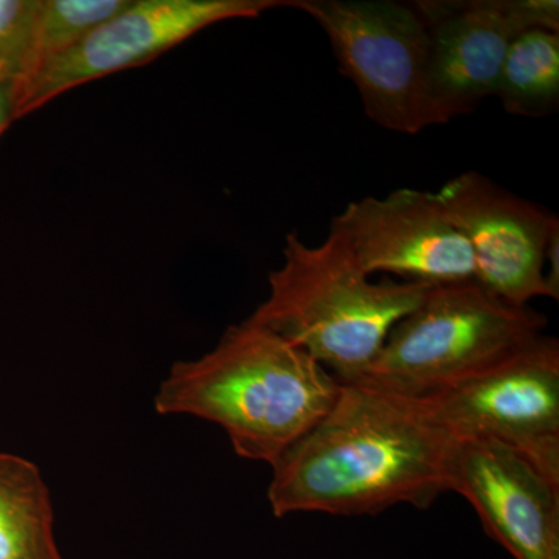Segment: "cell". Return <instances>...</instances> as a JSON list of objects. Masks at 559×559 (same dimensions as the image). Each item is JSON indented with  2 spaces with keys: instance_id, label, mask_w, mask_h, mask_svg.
Here are the masks:
<instances>
[{
  "instance_id": "1",
  "label": "cell",
  "mask_w": 559,
  "mask_h": 559,
  "mask_svg": "<svg viewBox=\"0 0 559 559\" xmlns=\"http://www.w3.org/2000/svg\"><path fill=\"white\" fill-rule=\"evenodd\" d=\"M457 439L421 401L366 382H341L325 417L271 466L272 513L374 516L426 510L450 491Z\"/></svg>"
},
{
  "instance_id": "2",
  "label": "cell",
  "mask_w": 559,
  "mask_h": 559,
  "mask_svg": "<svg viewBox=\"0 0 559 559\" xmlns=\"http://www.w3.org/2000/svg\"><path fill=\"white\" fill-rule=\"evenodd\" d=\"M340 390L308 353L246 319L207 355L176 362L154 409L215 423L238 457L272 466L325 417Z\"/></svg>"
},
{
  "instance_id": "3",
  "label": "cell",
  "mask_w": 559,
  "mask_h": 559,
  "mask_svg": "<svg viewBox=\"0 0 559 559\" xmlns=\"http://www.w3.org/2000/svg\"><path fill=\"white\" fill-rule=\"evenodd\" d=\"M430 288L401 280L373 282L336 231L319 246L290 231L283 264L270 274V297L248 320L304 349L337 381L353 382Z\"/></svg>"
},
{
  "instance_id": "4",
  "label": "cell",
  "mask_w": 559,
  "mask_h": 559,
  "mask_svg": "<svg viewBox=\"0 0 559 559\" xmlns=\"http://www.w3.org/2000/svg\"><path fill=\"white\" fill-rule=\"evenodd\" d=\"M546 326V316L499 299L477 280L432 286L353 382L419 399L521 352Z\"/></svg>"
},
{
  "instance_id": "5",
  "label": "cell",
  "mask_w": 559,
  "mask_h": 559,
  "mask_svg": "<svg viewBox=\"0 0 559 559\" xmlns=\"http://www.w3.org/2000/svg\"><path fill=\"white\" fill-rule=\"evenodd\" d=\"M329 38L340 72L355 84L367 117L400 134L429 128V36L414 3L392 0H289Z\"/></svg>"
},
{
  "instance_id": "6",
  "label": "cell",
  "mask_w": 559,
  "mask_h": 559,
  "mask_svg": "<svg viewBox=\"0 0 559 559\" xmlns=\"http://www.w3.org/2000/svg\"><path fill=\"white\" fill-rule=\"evenodd\" d=\"M455 439L498 441L559 487V344L539 340L495 366L419 396Z\"/></svg>"
},
{
  "instance_id": "7",
  "label": "cell",
  "mask_w": 559,
  "mask_h": 559,
  "mask_svg": "<svg viewBox=\"0 0 559 559\" xmlns=\"http://www.w3.org/2000/svg\"><path fill=\"white\" fill-rule=\"evenodd\" d=\"M288 5L289 0H128L75 47L13 83L14 119L81 84L145 64L210 25Z\"/></svg>"
},
{
  "instance_id": "8",
  "label": "cell",
  "mask_w": 559,
  "mask_h": 559,
  "mask_svg": "<svg viewBox=\"0 0 559 559\" xmlns=\"http://www.w3.org/2000/svg\"><path fill=\"white\" fill-rule=\"evenodd\" d=\"M428 28L429 127L474 112L496 94L511 43L521 33L559 32L558 0H418Z\"/></svg>"
},
{
  "instance_id": "9",
  "label": "cell",
  "mask_w": 559,
  "mask_h": 559,
  "mask_svg": "<svg viewBox=\"0 0 559 559\" xmlns=\"http://www.w3.org/2000/svg\"><path fill=\"white\" fill-rule=\"evenodd\" d=\"M330 230L340 235L366 274L430 286L476 280L468 241L436 193L400 189L385 198L349 202Z\"/></svg>"
},
{
  "instance_id": "10",
  "label": "cell",
  "mask_w": 559,
  "mask_h": 559,
  "mask_svg": "<svg viewBox=\"0 0 559 559\" xmlns=\"http://www.w3.org/2000/svg\"><path fill=\"white\" fill-rule=\"evenodd\" d=\"M436 197L468 241L476 280L516 307L549 297L544 266L559 219L550 210L502 189L477 171L448 180Z\"/></svg>"
},
{
  "instance_id": "11",
  "label": "cell",
  "mask_w": 559,
  "mask_h": 559,
  "mask_svg": "<svg viewBox=\"0 0 559 559\" xmlns=\"http://www.w3.org/2000/svg\"><path fill=\"white\" fill-rule=\"evenodd\" d=\"M450 491L468 500L489 538L514 559H559V487L520 452L457 439Z\"/></svg>"
},
{
  "instance_id": "12",
  "label": "cell",
  "mask_w": 559,
  "mask_h": 559,
  "mask_svg": "<svg viewBox=\"0 0 559 559\" xmlns=\"http://www.w3.org/2000/svg\"><path fill=\"white\" fill-rule=\"evenodd\" d=\"M0 559H64L50 489L38 466L0 452Z\"/></svg>"
},
{
  "instance_id": "13",
  "label": "cell",
  "mask_w": 559,
  "mask_h": 559,
  "mask_svg": "<svg viewBox=\"0 0 559 559\" xmlns=\"http://www.w3.org/2000/svg\"><path fill=\"white\" fill-rule=\"evenodd\" d=\"M495 97L513 116L540 119L559 106V32L533 28L511 43Z\"/></svg>"
},
{
  "instance_id": "14",
  "label": "cell",
  "mask_w": 559,
  "mask_h": 559,
  "mask_svg": "<svg viewBox=\"0 0 559 559\" xmlns=\"http://www.w3.org/2000/svg\"><path fill=\"white\" fill-rule=\"evenodd\" d=\"M128 0H32L13 83L27 80L46 62L75 47L119 13Z\"/></svg>"
},
{
  "instance_id": "15",
  "label": "cell",
  "mask_w": 559,
  "mask_h": 559,
  "mask_svg": "<svg viewBox=\"0 0 559 559\" xmlns=\"http://www.w3.org/2000/svg\"><path fill=\"white\" fill-rule=\"evenodd\" d=\"M32 0H0V64L13 68L20 53Z\"/></svg>"
},
{
  "instance_id": "16",
  "label": "cell",
  "mask_w": 559,
  "mask_h": 559,
  "mask_svg": "<svg viewBox=\"0 0 559 559\" xmlns=\"http://www.w3.org/2000/svg\"><path fill=\"white\" fill-rule=\"evenodd\" d=\"M13 68L9 62L0 64V135L14 120Z\"/></svg>"
},
{
  "instance_id": "17",
  "label": "cell",
  "mask_w": 559,
  "mask_h": 559,
  "mask_svg": "<svg viewBox=\"0 0 559 559\" xmlns=\"http://www.w3.org/2000/svg\"><path fill=\"white\" fill-rule=\"evenodd\" d=\"M547 293L550 299H559V227L551 234L546 250V266H544Z\"/></svg>"
}]
</instances>
